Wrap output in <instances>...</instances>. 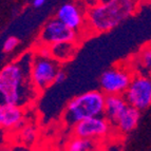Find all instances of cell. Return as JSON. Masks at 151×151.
<instances>
[{
  "mask_svg": "<svg viewBox=\"0 0 151 151\" xmlns=\"http://www.w3.org/2000/svg\"><path fill=\"white\" fill-rule=\"evenodd\" d=\"M25 125L22 108L12 105H0V127L15 132Z\"/></svg>",
  "mask_w": 151,
  "mask_h": 151,
  "instance_id": "cell-10",
  "label": "cell"
},
{
  "mask_svg": "<svg viewBox=\"0 0 151 151\" xmlns=\"http://www.w3.org/2000/svg\"><path fill=\"white\" fill-rule=\"evenodd\" d=\"M32 59L27 54L0 70V105L23 108L34 99L37 90L31 79Z\"/></svg>",
  "mask_w": 151,
  "mask_h": 151,
  "instance_id": "cell-1",
  "label": "cell"
},
{
  "mask_svg": "<svg viewBox=\"0 0 151 151\" xmlns=\"http://www.w3.org/2000/svg\"><path fill=\"white\" fill-rule=\"evenodd\" d=\"M37 130L33 125H24L18 131V139L21 145L27 147L32 146L37 139Z\"/></svg>",
  "mask_w": 151,
  "mask_h": 151,
  "instance_id": "cell-15",
  "label": "cell"
},
{
  "mask_svg": "<svg viewBox=\"0 0 151 151\" xmlns=\"http://www.w3.org/2000/svg\"><path fill=\"white\" fill-rule=\"evenodd\" d=\"M0 151H16L14 149V147H10V146H1L0 147Z\"/></svg>",
  "mask_w": 151,
  "mask_h": 151,
  "instance_id": "cell-21",
  "label": "cell"
},
{
  "mask_svg": "<svg viewBox=\"0 0 151 151\" xmlns=\"http://www.w3.org/2000/svg\"><path fill=\"white\" fill-rule=\"evenodd\" d=\"M77 33L63 24L57 18H53L43 25L39 35V40L42 45L48 47L63 42H76Z\"/></svg>",
  "mask_w": 151,
  "mask_h": 151,
  "instance_id": "cell-7",
  "label": "cell"
},
{
  "mask_svg": "<svg viewBox=\"0 0 151 151\" xmlns=\"http://www.w3.org/2000/svg\"><path fill=\"white\" fill-rule=\"evenodd\" d=\"M109 1H111V0H99L101 3H106V2H109Z\"/></svg>",
  "mask_w": 151,
  "mask_h": 151,
  "instance_id": "cell-23",
  "label": "cell"
},
{
  "mask_svg": "<svg viewBox=\"0 0 151 151\" xmlns=\"http://www.w3.org/2000/svg\"><path fill=\"white\" fill-rule=\"evenodd\" d=\"M51 56L58 63H65L71 60L77 51L75 42H63L50 47Z\"/></svg>",
  "mask_w": 151,
  "mask_h": 151,
  "instance_id": "cell-13",
  "label": "cell"
},
{
  "mask_svg": "<svg viewBox=\"0 0 151 151\" xmlns=\"http://www.w3.org/2000/svg\"><path fill=\"white\" fill-rule=\"evenodd\" d=\"M139 117H141L139 110L135 109L134 107L128 106L121 115L119 121L116 122L115 127L122 133H129L136 128L139 122Z\"/></svg>",
  "mask_w": 151,
  "mask_h": 151,
  "instance_id": "cell-12",
  "label": "cell"
},
{
  "mask_svg": "<svg viewBox=\"0 0 151 151\" xmlns=\"http://www.w3.org/2000/svg\"><path fill=\"white\" fill-rule=\"evenodd\" d=\"M45 1H47V0H33V5H34L35 8H39V6L45 4Z\"/></svg>",
  "mask_w": 151,
  "mask_h": 151,
  "instance_id": "cell-20",
  "label": "cell"
},
{
  "mask_svg": "<svg viewBox=\"0 0 151 151\" xmlns=\"http://www.w3.org/2000/svg\"><path fill=\"white\" fill-rule=\"evenodd\" d=\"M141 61L142 65H144V68L150 69L151 68V48L146 49L143 51L141 56Z\"/></svg>",
  "mask_w": 151,
  "mask_h": 151,
  "instance_id": "cell-17",
  "label": "cell"
},
{
  "mask_svg": "<svg viewBox=\"0 0 151 151\" xmlns=\"http://www.w3.org/2000/svg\"><path fill=\"white\" fill-rule=\"evenodd\" d=\"M132 74L124 67H113L101 75L99 83L101 91L106 95H124L132 79Z\"/></svg>",
  "mask_w": 151,
  "mask_h": 151,
  "instance_id": "cell-6",
  "label": "cell"
},
{
  "mask_svg": "<svg viewBox=\"0 0 151 151\" xmlns=\"http://www.w3.org/2000/svg\"><path fill=\"white\" fill-rule=\"evenodd\" d=\"M59 63L52 57H43L36 53L33 55L31 65V79L37 92L45 90L54 83Z\"/></svg>",
  "mask_w": 151,
  "mask_h": 151,
  "instance_id": "cell-4",
  "label": "cell"
},
{
  "mask_svg": "<svg viewBox=\"0 0 151 151\" xmlns=\"http://www.w3.org/2000/svg\"><path fill=\"white\" fill-rule=\"evenodd\" d=\"M128 106L129 105L124 95H116V94L106 95L104 115L111 125L115 126L116 122L119 121L121 115L124 113V111L126 110Z\"/></svg>",
  "mask_w": 151,
  "mask_h": 151,
  "instance_id": "cell-11",
  "label": "cell"
},
{
  "mask_svg": "<svg viewBox=\"0 0 151 151\" xmlns=\"http://www.w3.org/2000/svg\"><path fill=\"white\" fill-rule=\"evenodd\" d=\"M56 18L72 30L78 31L83 29L86 24V14L77 3H65L58 9Z\"/></svg>",
  "mask_w": 151,
  "mask_h": 151,
  "instance_id": "cell-9",
  "label": "cell"
},
{
  "mask_svg": "<svg viewBox=\"0 0 151 151\" xmlns=\"http://www.w3.org/2000/svg\"><path fill=\"white\" fill-rule=\"evenodd\" d=\"M18 43H19V40H18L16 37H14V36L9 37L8 39L4 41V43H3V52H5V53L12 52V51L18 45Z\"/></svg>",
  "mask_w": 151,
  "mask_h": 151,
  "instance_id": "cell-16",
  "label": "cell"
},
{
  "mask_svg": "<svg viewBox=\"0 0 151 151\" xmlns=\"http://www.w3.org/2000/svg\"><path fill=\"white\" fill-rule=\"evenodd\" d=\"M136 9V0H111L87 11L86 27L91 33H106L128 19Z\"/></svg>",
  "mask_w": 151,
  "mask_h": 151,
  "instance_id": "cell-2",
  "label": "cell"
},
{
  "mask_svg": "<svg viewBox=\"0 0 151 151\" xmlns=\"http://www.w3.org/2000/svg\"><path fill=\"white\" fill-rule=\"evenodd\" d=\"M92 151H106L105 149H103V148H101V147H97V148H95L94 150H92Z\"/></svg>",
  "mask_w": 151,
  "mask_h": 151,
  "instance_id": "cell-22",
  "label": "cell"
},
{
  "mask_svg": "<svg viewBox=\"0 0 151 151\" xmlns=\"http://www.w3.org/2000/svg\"><path fill=\"white\" fill-rule=\"evenodd\" d=\"M0 128H1V127H0Z\"/></svg>",
  "mask_w": 151,
  "mask_h": 151,
  "instance_id": "cell-24",
  "label": "cell"
},
{
  "mask_svg": "<svg viewBox=\"0 0 151 151\" xmlns=\"http://www.w3.org/2000/svg\"><path fill=\"white\" fill-rule=\"evenodd\" d=\"M106 94L101 91H88L72 98L63 113V122L73 127L83 119L103 116Z\"/></svg>",
  "mask_w": 151,
  "mask_h": 151,
  "instance_id": "cell-3",
  "label": "cell"
},
{
  "mask_svg": "<svg viewBox=\"0 0 151 151\" xmlns=\"http://www.w3.org/2000/svg\"><path fill=\"white\" fill-rule=\"evenodd\" d=\"M98 147V142L93 139L73 136L67 143L65 151H92Z\"/></svg>",
  "mask_w": 151,
  "mask_h": 151,
  "instance_id": "cell-14",
  "label": "cell"
},
{
  "mask_svg": "<svg viewBox=\"0 0 151 151\" xmlns=\"http://www.w3.org/2000/svg\"><path fill=\"white\" fill-rule=\"evenodd\" d=\"M124 97L129 106L137 110H145L151 106V77L134 75Z\"/></svg>",
  "mask_w": 151,
  "mask_h": 151,
  "instance_id": "cell-5",
  "label": "cell"
},
{
  "mask_svg": "<svg viewBox=\"0 0 151 151\" xmlns=\"http://www.w3.org/2000/svg\"><path fill=\"white\" fill-rule=\"evenodd\" d=\"M81 4L83 5V8H86V11H89L91 9L95 8L96 5L99 4V0H79Z\"/></svg>",
  "mask_w": 151,
  "mask_h": 151,
  "instance_id": "cell-18",
  "label": "cell"
},
{
  "mask_svg": "<svg viewBox=\"0 0 151 151\" xmlns=\"http://www.w3.org/2000/svg\"><path fill=\"white\" fill-rule=\"evenodd\" d=\"M111 129V124L105 116L83 119L73 126L74 136L98 142L106 137Z\"/></svg>",
  "mask_w": 151,
  "mask_h": 151,
  "instance_id": "cell-8",
  "label": "cell"
},
{
  "mask_svg": "<svg viewBox=\"0 0 151 151\" xmlns=\"http://www.w3.org/2000/svg\"><path fill=\"white\" fill-rule=\"evenodd\" d=\"M65 78H67V73H65V71L63 69H59L57 71V73H56L55 76V81L54 83H61L65 81Z\"/></svg>",
  "mask_w": 151,
  "mask_h": 151,
  "instance_id": "cell-19",
  "label": "cell"
}]
</instances>
